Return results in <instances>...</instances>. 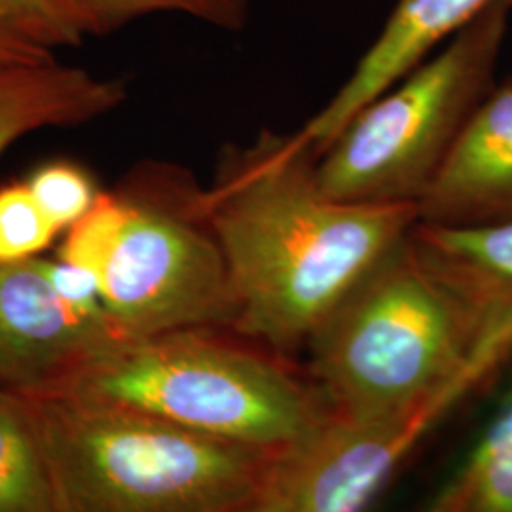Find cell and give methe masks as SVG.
I'll list each match as a JSON object with an SVG mask.
<instances>
[{
    "mask_svg": "<svg viewBox=\"0 0 512 512\" xmlns=\"http://www.w3.org/2000/svg\"><path fill=\"white\" fill-rule=\"evenodd\" d=\"M501 313L435 274L408 232L311 332L313 385L334 414H393L465 365Z\"/></svg>",
    "mask_w": 512,
    "mask_h": 512,
    "instance_id": "cell-3",
    "label": "cell"
},
{
    "mask_svg": "<svg viewBox=\"0 0 512 512\" xmlns=\"http://www.w3.org/2000/svg\"><path fill=\"white\" fill-rule=\"evenodd\" d=\"M410 239L421 260L486 310H512V219L486 224L416 222Z\"/></svg>",
    "mask_w": 512,
    "mask_h": 512,
    "instance_id": "cell-12",
    "label": "cell"
},
{
    "mask_svg": "<svg viewBox=\"0 0 512 512\" xmlns=\"http://www.w3.org/2000/svg\"><path fill=\"white\" fill-rule=\"evenodd\" d=\"M57 232L27 184H10L0 190V262L37 256Z\"/></svg>",
    "mask_w": 512,
    "mask_h": 512,
    "instance_id": "cell-16",
    "label": "cell"
},
{
    "mask_svg": "<svg viewBox=\"0 0 512 512\" xmlns=\"http://www.w3.org/2000/svg\"><path fill=\"white\" fill-rule=\"evenodd\" d=\"M25 184L57 230L82 219L99 194L88 171L73 162L42 165Z\"/></svg>",
    "mask_w": 512,
    "mask_h": 512,
    "instance_id": "cell-17",
    "label": "cell"
},
{
    "mask_svg": "<svg viewBox=\"0 0 512 512\" xmlns=\"http://www.w3.org/2000/svg\"><path fill=\"white\" fill-rule=\"evenodd\" d=\"M59 260L97 279L122 342L236 323L238 304L217 239L154 203L97 194L69 228Z\"/></svg>",
    "mask_w": 512,
    "mask_h": 512,
    "instance_id": "cell-6",
    "label": "cell"
},
{
    "mask_svg": "<svg viewBox=\"0 0 512 512\" xmlns=\"http://www.w3.org/2000/svg\"><path fill=\"white\" fill-rule=\"evenodd\" d=\"M0 387H2V385H0Z\"/></svg>",
    "mask_w": 512,
    "mask_h": 512,
    "instance_id": "cell-21",
    "label": "cell"
},
{
    "mask_svg": "<svg viewBox=\"0 0 512 512\" xmlns=\"http://www.w3.org/2000/svg\"><path fill=\"white\" fill-rule=\"evenodd\" d=\"M23 397L59 512H251L274 454L65 389Z\"/></svg>",
    "mask_w": 512,
    "mask_h": 512,
    "instance_id": "cell-2",
    "label": "cell"
},
{
    "mask_svg": "<svg viewBox=\"0 0 512 512\" xmlns=\"http://www.w3.org/2000/svg\"><path fill=\"white\" fill-rule=\"evenodd\" d=\"M82 38L105 37L152 14H184L224 31H241L253 0H54Z\"/></svg>",
    "mask_w": 512,
    "mask_h": 512,
    "instance_id": "cell-15",
    "label": "cell"
},
{
    "mask_svg": "<svg viewBox=\"0 0 512 512\" xmlns=\"http://www.w3.org/2000/svg\"><path fill=\"white\" fill-rule=\"evenodd\" d=\"M512 310L503 311L465 365L416 403L378 418L329 414L274 452L251 512H355L382 494L437 423L511 361Z\"/></svg>",
    "mask_w": 512,
    "mask_h": 512,
    "instance_id": "cell-7",
    "label": "cell"
},
{
    "mask_svg": "<svg viewBox=\"0 0 512 512\" xmlns=\"http://www.w3.org/2000/svg\"><path fill=\"white\" fill-rule=\"evenodd\" d=\"M0 18L52 52L84 40L61 16L54 0H0Z\"/></svg>",
    "mask_w": 512,
    "mask_h": 512,
    "instance_id": "cell-18",
    "label": "cell"
},
{
    "mask_svg": "<svg viewBox=\"0 0 512 512\" xmlns=\"http://www.w3.org/2000/svg\"><path fill=\"white\" fill-rule=\"evenodd\" d=\"M512 0H397L355 71L298 137L319 156L349 120L473 19Z\"/></svg>",
    "mask_w": 512,
    "mask_h": 512,
    "instance_id": "cell-9",
    "label": "cell"
},
{
    "mask_svg": "<svg viewBox=\"0 0 512 512\" xmlns=\"http://www.w3.org/2000/svg\"><path fill=\"white\" fill-rule=\"evenodd\" d=\"M0 512H59L54 480L23 395L0 387Z\"/></svg>",
    "mask_w": 512,
    "mask_h": 512,
    "instance_id": "cell-13",
    "label": "cell"
},
{
    "mask_svg": "<svg viewBox=\"0 0 512 512\" xmlns=\"http://www.w3.org/2000/svg\"><path fill=\"white\" fill-rule=\"evenodd\" d=\"M122 340L74 311L31 256L0 262V385L29 395L69 382Z\"/></svg>",
    "mask_w": 512,
    "mask_h": 512,
    "instance_id": "cell-8",
    "label": "cell"
},
{
    "mask_svg": "<svg viewBox=\"0 0 512 512\" xmlns=\"http://www.w3.org/2000/svg\"><path fill=\"white\" fill-rule=\"evenodd\" d=\"M433 512H512V401L433 497Z\"/></svg>",
    "mask_w": 512,
    "mask_h": 512,
    "instance_id": "cell-14",
    "label": "cell"
},
{
    "mask_svg": "<svg viewBox=\"0 0 512 512\" xmlns=\"http://www.w3.org/2000/svg\"><path fill=\"white\" fill-rule=\"evenodd\" d=\"M416 207L433 224L512 219V76L480 101Z\"/></svg>",
    "mask_w": 512,
    "mask_h": 512,
    "instance_id": "cell-10",
    "label": "cell"
},
{
    "mask_svg": "<svg viewBox=\"0 0 512 512\" xmlns=\"http://www.w3.org/2000/svg\"><path fill=\"white\" fill-rule=\"evenodd\" d=\"M54 389L128 404L268 452L306 437L330 410L315 385L285 366L192 330L120 342Z\"/></svg>",
    "mask_w": 512,
    "mask_h": 512,
    "instance_id": "cell-5",
    "label": "cell"
},
{
    "mask_svg": "<svg viewBox=\"0 0 512 512\" xmlns=\"http://www.w3.org/2000/svg\"><path fill=\"white\" fill-rule=\"evenodd\" d=\"M511 10L492 6L359 110L317 156L319 190L338 202H418L495 86Z\"/></svg>",
    "mask_w": 512,
    "mask_h": 512,
    "instance_id": "cell-4",
    "label": "cell"
},
{
    "mask_svg": "<svg viewBox=\"0 0 512 512\" xmlns=\"http://www.w3.org/2000/svg\"><path fill=\"white\" fill-rule=\"evenodd\" d=\"M298 133L264 131L224 152L194 200L219 243L238 304L234 329L279 353L306 346L355 281L418 222L416 203H348L315 181Z\"/></svg>",
    "mask_w": 512,
    "mask_h": 512,
    "instance_id": "cell-1",
    "label": "cell"
},
{
    "mask_svg": "<svg viewBox=\"0 0 512 512\" xmlns=\"http://www.w3.org/2000/svg\"><path fill=\"white\" fill-rule=\"evenodd\" d=\"M126 84L80 67L44 61L0 63V154L44 128H73L118 109Z\"/></svg>",
    "mask_w": 512,
    "mask_h": 512,
    "instance_id": "cell-11",
    "label": "cell"
},
{
    "mask_svg": "<svg viewBox=\"0 0 512 512\" xmlns=\"http://www.w3.org/2000/svg\"><path fill=\"white\" fill-rule=\"evenodd\" d=\"M40 266H42L44 274L48 277V281L52 283V287L57 291V294L74 311H78L86 319H92L97 323H105L110 327L109 317L103 310L99 283L88 270L78 268L73 264H67L63 260L52 262V260H44V258H40Z\"/></svg>",
    "mask_w": 512,
    "mask_h": 512,
    "instance_id": "cell-19",
    "label": "cell"
},
{
    "mask_svg": "<svg viewBox=\"0 0 512 512\" xmlns=\"http://www.w3.org/2000/svg\"><path fill=\"white\" fill-rule=\"evenodd\" d=\"M55 57L52 50L42 48L37 42L21 35L10 23L0 18V63L12 61H44Z\"/></svg>",
    "mask_w": 512,
    "mask_h": 512,
    "instance_id": "cell-20",
    "label": "cell"
}]
</instances>
